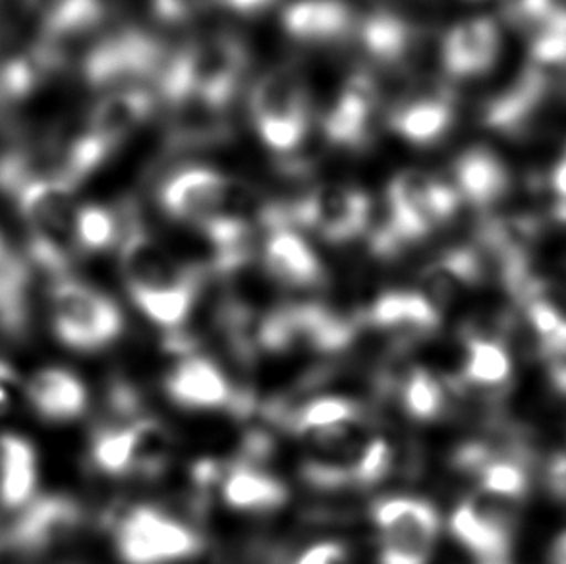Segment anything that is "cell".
<instances>
[{
	"instance_id": "44dd1931",
	"label": "cell",
	"mask_w": 566,
	"mask_h": 564,
	"mask_svg": "<svg viewBox=\"0 0 566 564\" xmlns=\"http://www.w3.org/2000/svg\"><path fill=\"white\" fill-rule=\"evenodd\" d=\"M263 263L269 275L291 289H312L325 279L317 253L291 227L269 230L263 246Z\"/></svg>"
},
{
	"instance_id": "603a6c76",
	"label": "cell",
	"mask_w": 566,
	"mask_h": 564,
	"mask_svg": "<svg viewBox=\"0 0 566 564\" xmlns=\"http://www.w3.org/2000/svg\"><path fill=\"white\" fill-rule=\"evenodd\" d=\"M454 188L470 206L485 209L505 196L511 188V176L495 153L472 147L462 153L452 165Z\"/></svg>"
},
{
	"instance_id": "30bf717a",
	"label": "cell",
	"mask_w": 566,
	"mask_h": 564,
	"mask_svg": "<svg viewBox=\"0 0 566 564\" xmlns=\"http://www.w3.org/2000/svg\"><path fill=\"white\" fill-rule=\"evenodd\" d=\"M84 524L82 506L64 495L31 499L18 511L8 526L2 528L4 550L20 557H43L76 537Z\"/></svg>"
},
{
	"instance_id": "8d00e7d4",
	"label": "cell",
	"mask_w": 566,
	"mask_h": 564,
	"mask_svg": "<svg viewBox=\"0 0 566 564\" xmlns=\"http://www.w3.org/2000/svg\"><path fill=\"white\" fill-rule=\"evenodd\" d=\"M537 354L544 362L545 375L553 389L566 397V320L552 335L537 341Z\"/></svg>"
},
{
	"instance_id": "d590c367",
	"label": "cell",
	"mask_w": 566,
	"mask_h": 564,
	"mask_svg": "<svg viewBox=\"0 0 566 564\" xmlns=\"http://www.w3.org/2000/svg\"><path fill=\"white\" fill-rule=\"evenodd\" d=\"M35 160L28 147H10L0 153V194L10 199L22 190L25 184L38 178Z\"/></svg>"
},
{
	"instance_id": "83f0119b",
	"label": "cell",
	"mask_w": 566,
	"mask_h": 564,
	"mask_svg": "<svg viewBox=\"0 0 566 564\" xmlns=\"http://www.w3.org/2000/svg\"><path fill=\"white\" fill-rule=\"evenodd\" d=\"M221 488L222 499L240 511H273L289 499L281 481L250 464L232 466L222 473Z\"/></svg>"
},
{
	"instance_id": "9a60e30c",
	"label": "cell",
	"mask_w": 566,
	"mask_h": 564,
	"mask_svg": "<svg viewBox=\"0 0 566 564\" xmlns=\"http://www.w3.org/2000/svg\"><path fill=\"white\" fill-rule=\"evenodd\" d=\"M501 53V33L490 18L460 22L444 35L441 62L447 74L457 80L482 76L490 72Z\"/></svg>"
},
{
	"instance_id": "4fadbf2b",
	"label": "cell",
	"mask_w": 566,
	"mask_h": 564,
	"mask_svg": "<svg viewBox=\"0 0 566 564\" xmlns=\"http://www.w3.org/2000/svg\"><path fill=\"white\" fill-rule=\"evenodd\" d=\"M381 85L371 72H354L325 115L323 132L335 147L358 152L371 144L377 108L381 105Z\"/></svg>"
},
{
	"instance_id": "f1b7e54d",
	"label": "cell",
	"mask_w": 566,
	"mask_h": 564,
	"mask_svg": "<svg viewBox=\"0 0 566 564\" xmlns=\"http://www.w3.org/2000/svg\"><path fill=\"white\" fill-rule=\"evenodd\" d=\"M513 375V359L503 341L490 336L464 335V358L460 379L482 389H499Z\"/></svg>"
},
{
	"instance_id": "8fae6325",
	"label": "cell",
	"mask_w": 566,
	"mask_h": 564,
	"mask_svg": "<svg viewBox=\"0 0 566 564\" xmlns=\"http://www.w3.org/2000/svg\"><path fill=\"white\" fill-rule=\"evenodd\" d=\"M514 501L478 493L452 511L451 532L478 564H513Z\"/></svg>"
},
{
	"instance_id": "7bdbcfd3",
	"label": "cell",
	"mask_w": 566,
	"mask_h": 564,
	"mask_svg": "<svg viewBox=\"0 0 566 564\" xmlns=\"http://www.w3.org/2000/svg\"><path fill=\"white\" fill-rule=\"evenodd\" d=\"M552 188L559 201H566V153L553 168Z\"/></svg>"
},
{
	"instance_id": "ffe728a7",
	"label": "cell",
	"mask_w": 566,
	"mask_h": 564,
	"mask_svg": "<svg viewBox=\"0 0 566 564\" xmlns=\"http://www.w3.org/2000/svg\"><path fill=\"white\" fill-rule=\"evenodd\" d=\"M283 30L300 43L325 45L353 35L358 22L345 0H296L284 8Z\"/></svg>"
},
{
	"instance_id": "8992f818",
	"label": "cell",
	"mask_w": 566,
	"mask_h": 564,
	"mask_svg": "<svg viewBox=\"0 0 566 564\" xmlns=\"http://www.w3.org/2000/svg\"><path fill=\"white\" fill-rule=\"evenodd\" d=\"M51 323L56 338L72 351L105 348L123 333V313L99 290L70 276L51 290Z\"/></svg>"
},
{
	"instance_id": "1f68e13d",
	"label": "cell",
	"mask_w": 566,
	"mask_h": 564,
	"mask_svg": "<svg viewBox=\"0 0 566 564\" xmlns=\"http://www.w3.org/2000/svg\"><path fill=\"white\" fill-rule=\"evenodd\" d=\"M134 434V464L132 473L155 478L169 464L172 437L169 429L155 418L132 421Z\"/></svg>"
},
{
	"instance_id": "2e32d148",
	"label": "cell",
	"mask_w": 566,
	"mask_h": 564,
	"mask_svg": "<svg viewBox=\"0 0 566 564\" xmlns=\"http://www.w3.org/2000/svg\"><path fill=\"white\" fill-rule=\"evenodd\" d=\"M165 389L178 406L190 410L234 408L238 400V393L230 387L221 367L193 354L172 367Z\"/></svg>"
},
{
	"instance_id": "3957f363",
	"label": "cell",
	"mask_w": 566,
	"mask_h": 564,
	"mask_svg": "<svg viewBox=\"0 0 566 564\" xmlns=\"http://www.w3.org/2000/svg\"><path fill=\"white\" fill-rule=\"evenodd\" d=\"M76 186L61 176L41 175L15 194L14 201L30 230L28 260L33 268L64 279L77 253Z\"/></svg>"
},
{
	"instance_id": "e575fe53",
	"label": "cell",
	"mask_w": 566,
	"mask_h": 564,
	"mask_svg": "<svg viewBox=\"0 0 566 564\" xmlns=\"http://www.w3.org/2000/svg\"><path fill=\"white\" fill-rule=\"evenodd\" d=\"M530 53L537 69H566V20L539 25Z\"/></svg>"
},
{
	"instance_id": "cb8c5ba5",
	"label": "cell",
	"mask_w": 566,
	"mask_h": 564,
	"mask_svg": "<svg viewBox=\"0 0 566 564\" xmlns=\"http://www.w3.org/2000/svg\"><path fill=\"white\" fill-rule=\"evenodd\" d=\"M31 408L49 421H69L82 416L87 406V390L76 375L66 369H43L25 385Z\"/></svg>"
},
{
	"instance_id": "6da1fadb",
	"label": "cell",
	"mask_w": 566,
	"mask_h": 564,
	"mask_svg": "<svg viewBox=\"0 0 566 564\" xmlns=\"http://www.w3.org/2000/svg\"><path fill=\"white\" fill-rule=\"evenodd\" d=\"M120 269L132 300L155 325L178 331L190 317L201 289V271L178 263L132 213L123 211Z\"/></svg>"
},
{
	"instance_id": "f6af8a7d",
	"label": "cell",
	"mask_w": 566,
	"mask_h": 564,
	"mask_svg": "<svg viewBox=\"0 0 566 564\" xmlns=\"http://www.w3.org/2000/svg\"><path fill=\"white\" fill-rule=\"evenodd\" d=\"M8 252L7 246H4V240H2V237H0V260L4 258V253Z\"/></svg>"
},
{
	"instance_id": "7c38bea8",
	"label": "cell",
	"mask_w": 566,
	"mask_h": 564,
	"mask_svg": "<svg viewBox=\"0 0 566 564\" xmlns=\"http://www.w3.org/2000/svg\"><path fill=\"white\" fill-rule=\"evenodd\" d=\"M234 178L209 167L180 168L161 184L157 199L170 219L203 227L227 213Z\"/></svg>"
},
{
	"instance_id": "277c9868",
	"label": "cell",
	"mask_w": 566,
	"mask_h": 564,
	"mask_svg": "<svg viewBox=\"0 0 566 564\" xmlns=\"http://www.w3.org/2000/svg\"><path fill=\"white\" fill-rule=\"evenodd\" d=\"M250 115L261 142L283 157L302 147L310 132V100L298 70L276 66L255 82Z\"/></svg>"
},
{
	"instance_id": "484cf974",
	"label": "cell",
	"mask_w": 566,
	"mask_h": 564,
	"mask_svg": "<svg viewBox=\"0 0 566 564\" xmlns=\"http://www.w3.org/2000/svg\"><path fill=\"white\" fill-rule=\"evenodd\" d=\"M38 481L35 452L30 442L15 437H0V509L20 511L33 499Z\"/></svg>"
},
{
	"instance_id": "bcb514c9",
	"label": "cell",
	"mask_w": 566,
	"mask_h": 564,
	"mask_svg": "<svg viewBox=\"0 0 566 564\" xmlns=\"http://www.w3.org/2000/svg\"><path fill=\"white\" fill-rule=\"evenodd\" d=\"M566 153V152H565Z\"/></svg>"
},
{
	"instance_id": "ac0fdd59",
	"label": "cell",
	"mask_w": 566,
	"mask_h": 564,
	"mask_svg": "<svg viewBox=\"0 0 566 564\" xmlns=\"http://www.w3.org/2000/svg\"><path fill=\"white\" fill-rule=\"evenodd\" d=\"M361 320L371 327L397 333L405 336L406 343H412L437 333L441 310H437L420 290H390L376 297Z\"/></svg>"
},
{
	"instance_id": "d6986e66",
	"label": "cell",
	"mask_w": 566,
	"mask_h": 564,
	"mask_svg": "<svg viewBox=\"0 0 566 564\" xmlns=\"http://www.w3.org/2000/svg\"><path fill=\"white\" fill-rule=\"evenodd\" d=\"M387 123L408 144L418 147L437 144L454 123L451 92L439 87L436 92L402 97L390 111Z\"/></svg>"
},
{
	"instance_id": "4dcf8cb0",
	"label": "cell",
	"mask_w": 566,
	"mask_h": 564,
	"mask_svg": "<svg viewBox=\"0 0 566 564\" xmlns=\"http://www.w3.org/2000/svg\"><path fill=\"white\" fill-rule=\"evenodd\" d=\"M400 403L413 420H437L447 406V390L436 375L423 367H410L397 382Z\"/></svg>"
},
{
	"instance_id": "5bb4252c",
	"label": "cell",
	"mask_w": 566,
	"mask_h": 564,
	"mask_svg": "<svg viewBox=\"0 0 566 564\" xmlns=\"http://www.w3.org/2000/svg\"><path fill=\"white\" fill-rule=\"evenodd\" d=\"M358 39L377 66L408 74L428 45V33L402 15L379 10L358 23Z\"/></svg>"
},
{
	"instance_id": "4316f807",
	"label": "cell",
	"mask_w": 566,
	"mask_h": 564,
	"mask_svg": "<svg viewBox=\"0 0 566 564\" xmlns=\"http://www.w3.org/2000/svg\"><path fill=\"white\" fill-rule=\"evenodd\" d=\"M23 4L38 15L43 38L59 43L84 35L105 20L103 0H23Z\"/></svg>"
},
{
	"instance_id": "7a4b0ae2",
	"label": "cell",
	"mask_w": 566,
	"mask_h": 564,
	"mask_svg": "<svg viewBox=\"0 0 566 564\" xmlns=\"http://www.w3.org/2000/svg\"><path fill=\"white\" fill-rule=\"evenodd\" d=\"M248 64L250 54L240 39L214 33L196 39L172 54L157 85L169 105L186 97H201L229 107Z\"/></svg>"
},
{
	"instance_id": "60d3db41",
	"label": "cell",
	"mask_w": 566,
	"mask_h": 564,
	"mask_svg": "<svg viewBox=\"0 0 566 564\" xmlns=\"http://www.w3.org/2000/svg\"><path fill=\"white\" fill-rule=\"evenodd\" d=\"M22 393V383L12 367L0 359V416L7 414Z\"/></svg>"
},
{
	"instance_id": "d6a6232c",
	"label": "cell",
	"mask_w": 566,
	"mask_h": 564,
	"mask_svg": "<svg viewBox=\"0 0 566 564\" xmlns=\"http://www.w3.org/2000/svg\"><path fill=\"white\" fill-rule=\"evenodd\" d=\"M92 462L99 472L108 476L132 473L134 464V434L132 424L101 427L93 435Z\"/></svg>"
},
{
	"instance_id": "f546056e",
	"label": "cell",
	"mask_w": 566,
	"mask_h": 564,
	"mask_svg": "<svg viewBox=\"0 0 566 564\" xmlns=\"http://www.w3.org/2000/svg\"><path fill=\"white\" fill-rule=\"evenodd\" d=\"M361 408L358 403L345 397H317L296 410H279L269 416L273 420L283 418L284 427L294 434L312 435L337 427L354 426L360 418Z\"/></svg>"
},
{
	"instance_id": "836d02e7",
	"label": "cell",
	"mask_w": 566,
	"mask_h": 564,
	"mask_svg": "<svg viewBox=\"0 0 566 564\" xmlns=\"http://www.w3.org/2000/svg\"><path fill=\"white\" fill-rule=\"evenodd\" d=\"M123 237V215L103 206H84L76 215L77 252L97 253L107 250Z\"/></svg>"
},
{
	"instance_id": "ab89813d",
	"label": "cell",
	"mask_w": 566,
	"mask_h": 564,
	"mask_svg": "<svg viewBox=\"0 0 566 564\" xmlns=\"http://www.w3.org/2000/svg\"><path fill=\"white\" fill-rule=\"evenodd\" d=\"M294 564H346L345 545L337 542L317 543L304 551Z\"/></svg>"
},
{
	"instance_id": "74e56055",
	"label": "cell",
	"mask_w": 566,
	"mask_h": 564,
	"mask_svg": "<svg viewBox=\"0 0 566 564\" xmlns=\"http://www.w3.org/2000/svg\"><path fill=\"white\" fill-rule=\"evenodd\" d=\"M209 0H151L155 15L165 23H185L206 10Z\"/></svg>"
},
{
	"instance_id": "9c48e42d",
	"label": "cell",
	"mask_w": 566,
	"mask_h": 564,
	"mask_svg": "<svg viewBox=\"0 0 566 564\" xmlns=\"http://www.w3.org/2000/svg\"><path fill=\"white\" fill-rule=\"evenodd\" d=\"M374 522L379 530V564H429L439 516L436 506L412 499L390 497L374 504Z\"/></svg>"
},
{
	"instance_id": "52a82bcc",
	"label": "cell",
	"mask_w": 566,
	"mask_h": 564,
	"mask_svg": "<svg viewBox=\"0 0 566 564\" xmlns=\"http://www.w3.org/2000/svg\"><path fill=\"white\" fill-rule=\"evenodd\" d=\"M374 206L366 191L338 182L314 186L289 203L292 229L306 227L333 244L353 242L371 229Z\"/></svg>"
},
{
	"instance_id": "5b68a950",
	"label": "cell",
	"mask_w": 566,
	"mask_h": 564,
	"mask_svg": "<svg viewBox=\"0 0 566 564\" xmlns=\"http://www.w3.org/2000/svg\"><path fill=\"white\" fill-rule=\"evenodd\" d=\"M167 62V49L159 39L138 28H126L99 39L87 51L82 76L99 92L142 90L149 80H159Z\"/></svg>"
},
{
	"instance_id": "f35d334b",
	"label": "cell",
	"mask_w": 566,
	"mask_h": 564,
	"mask_svg": "<svg viewBox=\"0 0 566 564\" xmlns=\"http://www.w3.org/2000/svg\"><path fill=\"white\" fill-rule=\"evenodd\" d=\"M544 481L549 495L566 504V455H553L545 462Z\"/></svg>"
},
{
	"instance_id": "e0dca14e",
	"label": "cell",
	"mask_w": 566,
	"mask_h": 564,
	"mask_svg": "<svg viewBox=\"0 0 566 564\" xmlns=\"http://www.w3.org/2000/svg\"><path fill=\"white\" fill-rule=\"evenodd\" d=\"M170 123L167 145L172 152L206 149L229 142L232 126L229 107L201 97H186L169 105Z\"/></svg>"
},
{
	"instance_id": "ee69618b",
	"label": "cell",
	"mask_w": 566,
	"mask_h": 564,
	"mask_svg": "<svg viewBox=\"0 0 566 564\" xmlns=\"http://www.w3.org/2000/svg\"><path fill=\"white\" fill-rule=\"evenodd\" d=\"M549 563L552 564H566V532L553 542L552 550H549Z\"/></svg>"
},
{
	"instance_id": "b9f144b4",
	"label": "cell",
	"mask_w": 566,
	"mask_h": 564,
	"mask_svg": "<svg viewBox=\"0 0 566 564\" xmlns=\"http://www.w3.org/2000/svg\"><path fill=\"white\" fill-rule=\"evenodd\" d=\"M224 7L240 14H255L271 7L275 0H221Z\"/></svg>"
},
{
	"instance_id": "ba28073f",
	"label": "cell",
	"mask_w": 566,
	"mask_h": 564,
	"mask_svg": "<svg viewBox=\"0 0 566 564\" xmlns=\"http://www.w3.org/2000/svg\"><path fill=\"white\" fill-rule=\"evenodd\" d=\"M116 551L126 564H169L201 551V537L154 506H136L116 524Z\"/></svg>"
},
{
	"instance_id": "7402d4cb",
	"label": "cell",
	"mask_w": 566,
	"mask_h": 564,
	"mask_svg": "<svg viewBox=\"0 0 566 564\" xmlns=\"http://www.w3.org/2000/svg\"><path fill=\"white\" fill-rule=\"evenodd\" d=\"M155 95L147 90H126L107 93L93 107L87 128L95 138L115 152L154 115Z\"/></svg>"
},
{
	"instance_id": "d4e9b609",
	"label": "cell",
	"mask_w": 566,
	"mask_h": 564,
	"mask_svg": "<svg viewBox=\"0 0 566 564\" xmlns=\"http://www.w3.org/2000/svg\"><path fill=\"white\" fill-rule=\"evenodd\" d=\"M31 327V263L8 250L0 260V335L20 341Z\"/></svg>"
}]
</instances>
